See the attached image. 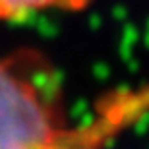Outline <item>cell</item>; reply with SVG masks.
I'll list each match as a JSON object with an SVG mask.
<instances>
[{"label": "cell", "mask_w": 149, "mask_h": 149, "mask_svg": "<svg viewBox=\"0 0 149 149\" xmlns=\"http://www.w3.org/2000/svg\"><path fill=\"white\" fill-rule=\"evenodd\" d=\"M149 111V85L70 116L54 64L35 49L0 54V149H105Z\"/></svg>", "instance_id": "1"}, {"label": "cell", "mask_w": 149, "mask_h": 149, "mask_svg": "<svg viewBox=\"0 0 149 149\" xmlns=\"http://www.w3.org/2000/svg\"><path fill=\"white\" fill-rule=\"evenodd\" d=\"M93 0H0V23H22L50 12H81Z\"/></svg>", "instance_id": "2"}]
</instances>
